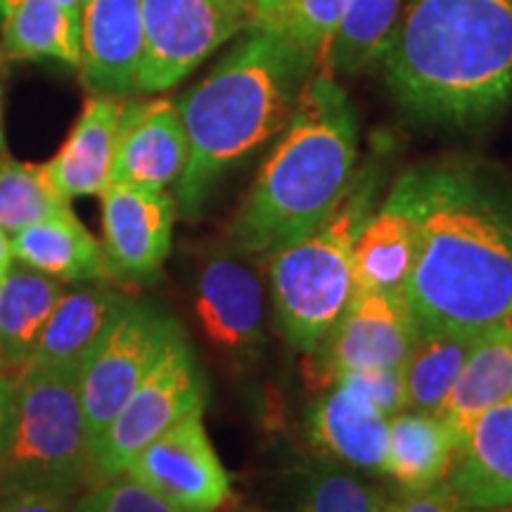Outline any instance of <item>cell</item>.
<instances>
[{
    "instance_id": "cell-36",
    "label": "cell",
    "mask_w": 512,
    "mask_h": 512,
    "mask_svg": "<svg viewBox=\"0 0 512 512\" xmlns=\"http://www.w3.org/2000/svg\"><path fill=\"white\" fill-rule=\"evenodd\" d=\"M12 264H15V254H12L10 235L0 228V287H3L5 278L10 275Z\"/></svg>"
},
{
    "instance_id": "cell-15",
    "label": "cell",
    "mask_w": 512,
    "mask_h": 512,
    "mask_svg": "<svg viewBox=\"0 0 512 512\" xmlns=\"http://www.w3.org/2000/svg\"><path fill=\"white\" fill-rule=\"evenodd\" d=\"M188 162V136L174 100L124 102L110 183L166 190Z\"/></svg>"
},
{
    "instance_id": "cell-28",
    "label": "cell",
    "mask_w": 512,
    "mask_h": 512,
    "mask_svg": "<svg viewBox=\"0 0 512 512\" xmlns=\"http://www.w3.org/2000/svg\"><path fill=\"white\" fill-rule=\"evenodd\" d=\"M401 0H349L342 24L325 50V72L358 74L384 53L392 29L399 19Z\"/></svg>"
},
{
    "instance_id": "cell-16",
    "label": "cell",
    "mask_w": 512,
    "mask_h": 512,
    "mask_svg": "<svg viewBox=\"0 0 512 512\" xmlns=\"http://www.w3.org/2000/svg\"><path fill=\"white\" fill-rule=\"evenodd\" d=\"M143 57V0H81L79 74L91 93H133Z\"/></svg>"
},
{
    "instance_id": "cell-33",
    "label": "cell",
    "mask_w": 512,
    "mask_h": 512,
    "mask_svg": "<svg viewBox=\"0 0 512 512\" xmlns=\"http://www.w3.org/2000/svg\"><path fill=\"white\" fill-rule=\"evenodd\" d=\"M389 503H392L394 512H477L475 508H467L465 503H460L446 482L420 491H401Z\"/></svg>"
},
{
    "instance_id": "cell-38",
    "label": "cell",
    "mask_w": 512,
    "mask_h": 512,
    "mask_svg": "<svg viewBox=\"0 0 512 512\" xmlns=\"http://www.w3.org/2000/svg\"><path fill=\"white\" fill-rule=\"evenodd\" d=\"M0 3H3V0H0ZM57 3L60 5H64V8H67L69 12H72V15L79 19V12H81V0H57Z\"/></svg>"
},
{
    "instance_id": "cell-32",
    "label": "cell",
    "mask_w": 512,
    "mask_h": 512,
    "mask_svg": "<svg viewBox=\"0 0 512 512\" xmlns=\"http://www.w3.org/2000/svg\"><path fill=\"white\" fill-rule=\"evenodd\" d=\"M335 382L347 384V387L356 389L358 394L366 396L373 406L380 408L384 415H392L406 411V401H403V387L399 368H384V366H370V368H354L344 370L335 377Z\"/></svg>"
},
{
    "instance_id": "cell-12",
    "label": "cell",
    "mask_w": 512,
    "mask_h": 512,
    "mask_svg": "<svg viewBox=\"0 0 512 512\" xmlns=\"http://www.w3.org/2000/svg\"><path fill=\"white\" fill-rule=\"evenodd\" d=\"M195 313L211 347L249 358L266 342V287L240 247L204 254L195 278Z\"/></svg>"
},
{
    "instance_id": "cell-29",
    "label": "cell",
    "mask_w": 512,
    "mask_h": 512,
    "mask_svg": "<svg viewBox=\"0 0 512 512\" xmlns=\"http://www.w3.org/2000/svg\"><path fill=\"white\" fill-rule=\"evenodd\" d=\"M69 211V200L53 188L43 164L17 162L8 152L0 155V228L5 233L15 235Z\"/></svg>"
},
{
    "instance_id": "cell-20",
    "label": "cell",
    "mask_w": 512,
    "mask_h": 512,
    "mask_svg": "<svg viewBox=\"0 0 512 512\" xmlns=\"http://www.w3.org/2000/svg\"><path fill=\"white\" fill-rule=\"evenodd\" d=\"M128 299L105 285L64 290L22 370L79 368Z\"/></svg>"
},
{
    "instance_id": "cell-18",
    "label": "cell",
    "mask_w": 512,
    "mask_h": 512,
    "mask_svg": "<svg viewBox=\"0 0 512 512\" xmlns=\"http://www.w3.org/2000/svg\"><path fill=\"white\" fill-rule=\"evenodd\" d=\"M309 439L320 456L358 472L384 475L389 415L342 382H332L306 415Z\"/></svg>"
},
{
    "instance_id": "cell-37",
    "label": "cell",
    "mask_w": 512,
    "mask_h": 512,
    "mask_svg": "<svg viewBox=\"0 0 512 512\" xmlns=\"http://www.w3.org/2000/svg\"><path fill=\"white\" fill-rule=\"evenodd\" d=\"M5 60H8V55H5L3 48H0V155H5V152H8V145H5V126H3V67H5Z\"/></svg>"
},
{
    "instance_id": "cell-4",
    "label": "cell",
    "mask_w": 512,
    "mask_h": 512,
    "mask_svg": "<svg viewBox=\"0 0 512 512\" xmlns=\"http://www.w3.org/2000/svg\"><path fill=\"white\" fill-rule=\"evenodd\" d=\"M358 119L347 91L316 69L230 223V240L266 259L328 219L356 174Z\"/></svg>"
},
{
    "instance_id": "cell-21",
    "label": "cell",
    "mask_w": 512,
    "mask_h": 512,
    "mask_svg": "<svg viewBox=\"0 0 512 512\" xmlns=\"http://www.w3.org/2000/svg\"><path fill=\"white\" fill-rule=\"evenodd\" d=\"M12 254L22 266L60 283H95L110 278L102 242L88 233L74 211L10 235Z\"/></svg>"
},
{
    "instance_id": "cell-10",
    "label": "cell",
    "mask_w": 512,
    "mask_h": 512,
    "mask_svg": "<svg viewBox=\"0 0 512 512\" xmlns=\"http://www.w3.org/2000/svg\"><path fill=\"white\" fill-rule=\"evenodd\" d=\"M415 318L406 294L392 290H354L335 325L309 356V373L323 387L354 368H399L411 349Z\"/></svg>"
},
{
    "instance_id": "cell-9",
    "label": "cell",
    "mask_w": 512,
    "mask_h": 512,
    "mask_svg": "<svg viewBox=\"0 0 512 512\" xmlns=\"http://www.w3.org/2000/svg\"><path fill=\"white\" fill-rule=\"evenodd\" d=\"M176 328L178 320L159 304L128 299L83 358L79 392L91 453Z\"/></svg>"
},
{
    "instance_id": "cell-2",
    "label": "cell",
    "mask_w": 512,
    "mask_h": 512,
    "mask_svg": "<svg viewBox=\"0 0 512 512\" xmlns=\"http://www.w3.org/2000/svg\"><path fill=\"white\" fill-rule=\"evenodd\" d=\"M380 62L415 117L458 126L494 117L512 98V0H411Z\"/></svg>"
},
{
    "instance_id": "cell-3",
    "label": "cell",
    "mask_w": 512,
    "mask_h": 512,
    "mask_svg": "<svg viewBox=\"0 0 512 512\" xmlns=\"http://www.w3.org/2000/svg\"><path fill=\"white\" fill-rule=\"evenodd\" d=\"M204 79L176 100L188 162L176 181V209L197 219L216 183L283 133L318 60L273 31L252 27Z\"/></svg>"
},
{
    "instance_id": "cell-25",
    "label": "cell",
    "mask_w": 512,
    "mask_h": 512,
    "mask_svg": "<svg viewBox=\"0 0 512 512\" xmlns=\"http://www.w3.org/2000/svg\"><path fill=\"white\" fill-rule=\"evenodd\" d=\"M479 335L418 330L399 366L408 411L441 413Z\"/></svg>"
},
{
    "instance_id": "cell-30",
    "label": "cell",
    "mask_w": 512,
    "mask_h": 512,
    "mask_svg": "<svg viewBox=\"0 0 512 512\" xmlns=\"http://www.w3.org/2000/svg\"><path fill=\"white\" fill-rule=\"evenodd\" d=\"M349 0H275L259 10L254 27L268 29L323 62Z\"/></svg>"
},
{
    "instance_id": "cell-34",
    "label": "cell",
    "mask_w": 512,
    "mask_h": 512,
    "mask_svg": "<svg viewBox=\"0 0 512 512\" xmlns=\"http://www.w3.org/2000/svg\"><path fill=\"white\" fill-rule=\"evenodd\" d=\"M0 512H76V498L43 491H15L0 496Z\"/></svg>"
},
{
    "instance_id": "cell-31",
    "label": "cell",
    "mask_w": 512,
    "mask_h": 512,
    "mask_svg": "<svg viewBox=\"0 0 512 512\" xmlns=\"http://www.w3.org/2000/svg\"><path fill=\"white\" fill-rule=\"evenodd\" d=\"M76 512H197L181 508L150 491L136 479L119 475L91 486L76 498Z\"/></svg>"
},
{
    "instance_id": "cell-8",
    "label": "cell",
    "mask_w": 512,
    "mask_h": 512,
    "mask_svg": "<svg viewBox=\"0 0 512 512\" xmlns=\"http://www.w3.org/2000/svg\"><path fill=\"white\" fill-rule=\"evenodd\" d=\"M256 0H143V57L133 93H164L230 38L254 27Z\"/></svg>"
},
{
    "instance_id": "cell-22",
    "label": "cell",
    "mask_w": 512,
    "mask_h": 512,
    "mask_svg": "<svg viewBox=\"0 0 512 512\" xmlns=\"http://www.w3.org/2000/svg\"><path fill=\"white\" fill-rule=\"evenodd\" d=\"M508 399H512V320L484 330L475 339L439 415L458 441L479 413Z\"/></svg>"
},
{
    "instance_id": "cell-40",
    "label": "cell",
    "mask_w": 512,
    "mask_h": 512,
    "mask_svg": "<svg viewBox=\"0 0 512 512\" xmlns=\"http://www.w3.org/2000/svg\"><path fill=\"white\" fill-rule=\"evenodd\" d=\"M477 512H512V508H491V510H477Z\"/></svg>"
},
{
    "instance_id": "cell-11",
    "label": "cell",
    "mask_w": 512,
    "mask_h": 512,
    "mask_svg": "<svg viewBox=\"0 0 512 512\" xmlns=\"http://www.w3.org/2000/svg\"><path fill=\"white\" fill-rule=\"evenodd\" d=\"M181 508L219 512L233 498V479L211 444L204 411H192L140 448L126 472Z\"/></svg>"
},
{
    "instance_id": "cell-6",
    "label": "cell",
    "mask_w": 512,
    "mask_h": 512,
    "mask_svg": "<svg viewBox=\"0 0 512 512\" xmlns=\"http://www.w3.org/2000/svg\"><path fill=\"white\" fill-rule=\"evenodd\" d=\"M91 489V439L79 368L19 370L15 425L0 456V496L43 491L79 498Z\"/></svg>"
},
{
    "instance_id": "cell-17",
    "label": "cell",
    "mask_w": 512,
    "mask_h": 512,
    "mask_svg": "<svg viewBox=\"0 0 512 512\" xmlns=\"http://www.w3.org/2000/svg\"><path fill=\"white\" fill-rule=\"evenodd\" d=\"M444 482L467 508H512V399L465 427Z\"/></svg>"
},
{
    "instance_id": "cell-13",
    "label": "cell",
    "mask_w": 512,
    "mask_h": 512,
    "mask_svg": "<svg viewBox=\"0 0 512 512\" xmlns=\"http://www.w3.org/2000/svg\"><path fill=\"white\" fill-rule=\"evenodd\" d=\"M102 200V252L110 278L152 283L171 252L176 200L166 190L110 183Z\"/></svg>"
},
{
    "instance_id": "cell-14",
    "label": "cell",
    "mask_w": 512,
    "mask_h": 512,
    "mask_svg": "<svg viewBox=\"0 0 512 512\" xmlns=\"http://www.w3.org/2000/svg\"><path fill=\"white\" fill-rule=\"evenodd\" d=\"M420 235V169L396 178L354 242V290L403 292Z\"/></svg>"
},
{
    "instance_id": "cell-35",
    "label": "cell",
    "mask_w": 512,
    "mask_h": 512,
    "mask_svg": "<svg viewBox=\"0 0 512 512\" xmlns=\"http://www.w3.org/2000/svg\"><path fill=\"white\" fill-rule=\"evenodd\" d=\"M12 425H15V384L0 373V456L10 444Z\"/></svg>"
},
{
    "instance_id": "cell-23",
    "label": "cell",
    "mask_w": 512,
    "mask_h": 512,
    "mask_svg": "<svg viewBox=\"0 0 512 512\" xmlns=\"http://www.w3.org/2000/svg\"><path fill=\"white\" fill-rule=\"evenodd\" d=\"M456 437L439 413L401 411L389 418L384 475L401 491H420L444 482Z\"/></svg>"
},
{
    "instance_id": "cell-41",
    "label": "cell",
    "mask_w": 512,
    "mask_h": 512,
    "mask_svg": "<svg viewBox=\"0 0 512 512\" xmlns=\"http://www.w3.org/2000/svg\"><path fill=\"white\" fill-rule=\"evenodd\" d=\"M380 512H394V510H392V503H389V501H387V505H384V508H382Z\"/></svg>"
},
{
    "instance_id": "cell-24",
    "label": "cell",
    "mask_w": 512,
    "mask_h": 512,
    "mask_svg": "<svg viewBox=\"0 0 512 512\" xmlns=\"http://www.w3.org/2000/svg\"><path fill=\"white\" fill-rule=\"evenodd\" d=\"M0 48L17 60H57L79 69V19L57 0H3Z\"/></svg>"
},
{
    "instance_id": "cell-7",
    "label": "cell",
    "mask_w": 512,
    "mask_h": 512,
    "mask_svg": "<svg viewBox=\"0 0 512 512\" xmlns=\"http://www.w3.org/2000/svg\"><path fill=\"white\" fill-rule=\"evenodd\" d=\"M207 406V377L181 325L91 453V486L124 475L140 448Z\"/></svg>"
},
{
    "instance_id": "cell-19",
    "label": "cell",
    "mask_w": 512,
    "mask_h": 512,
    "mask_svg": "<svg viewBox=\"0 0 512 512\" xmlns=\"http://www.w3.org/2000/svg\"><path fill=\"white\" fill-rule=\"evenodd\" d=\"M121 110L124 100L117 95L93 93L57 155L43 164L48 181L64 200L100 195L110 185Z\"/></svg>"
},
{
    "instance_id": "cell-1",
    "label": "cell",
    "mask_w": 512,
    "mask_h": 512,
    "mask_svg": "<svg viewBox=\"0 0 512 512\" xmlns=\"http://www.w3.org/2000/svg\"><path fill=\"white\" fill-rule=\"evenodd\" d=\"M406 302L418 330L482 335L512 320V197L477 166L420 169Z\"/></svg>"
},
{
    "instance_id": "cell-26",
    "label": "cell",
    "mask_w": 512,
    "mask_h": 512,
    "mask_svg": "<svg viewBox=\"0 0 512 512\" xmlns=\"http://www.w3.org/2000/svg\"><path fill=\"white\" fill-rule=\"evenodd\" d=\"M62 292L60 280L12 266L0 287V354L10 366L24 368Z\"/></svg>"
},
{
    "instance_id": "cell-5",
    "label": "cell",
    "mask_w": 512,
    "mask_h": 512,
    "mask_svg": "<svg viewBox=\"0 0 512 512\" xmlns=\"http://www.w3.org/2000/svg\"><path fill=\"white\" fill-rule=\"evenodd\" d=\"M382 178V166L368 162L351 178L328 219L302 240L261 259L280 335L302 354L316 349L354 292V242L377 207Z\"/></svg>"
},
{
    "instance_id": "cell-39",
    "label": "cell",
    "mask_w": 512,
    "mask_h": 512,
    "mask_svg": "<svg viewBox=\"0 0 512 512\" xmlns=\"http://www.w3.org/2000/svg\"><path fill=\"white\" fill-rule=\"evenodd\" d=\"M275 0H256V5H259V10H264V8H268V5H273Z\"/></svg>"
},
{
    "instance_id": "cell-27",
    "label": "cell",
    "mask_w": 512,
    "mask_h": 512,
    "mask_svg": "<svg viewBox=\"0 0 512 512\" xmlns=\"http://www.w3.org/2000/svg\"><path fill=\"white\" fill-rule=\"evenodd\" d=\"M387 496L380 486L347 465L320 460L292 479L283 512H380Z\"/></svg>"
}]
</instances>
